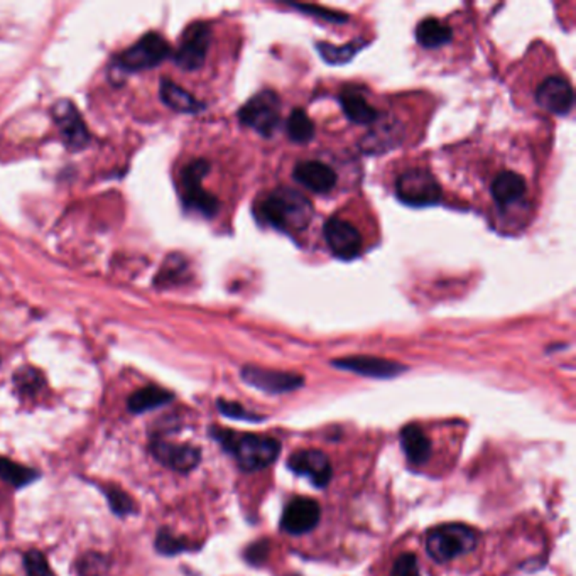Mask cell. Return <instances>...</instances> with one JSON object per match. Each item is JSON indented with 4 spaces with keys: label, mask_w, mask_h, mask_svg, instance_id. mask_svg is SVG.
<instances>
[{
    "label": "cell",
    "mask_w": 576,
    "mask_h": 576,
    "mask_svg": "<svg viewBox=\"0 0 576 576\" xmlns=\"http://www.w3.org/2000/svg\"><path fill=\"white\" fill-rule=\"evenodd\" d=\"M210 434L234 458L237 465L245 471L268 469L276 462L281 451V443L270 436L222 428H212Z\"/></svg>",
    "instance_id": "cell-1"
},
{
    "label": "cell",
    "mask_w": 576,
    "mask_h": 576,
    "mask_svg": "<svg viewBox=\"0 0 576 576\" xmlns=\"http://www.w3.org/2000/svg\"><path fill=\"white\" fill-rule=\"evenodd\" d=\"M313 205L300 191L277 188L257 205V215L283 232H303L313 220Z\"/></svg>",
    "instance_id": "cell-2"
},
{
    "label": "cell",
    "mask_w": 576,
    "mask_h": 576,
    "mask_svg": "<svg viewBox=\"0 0 576 576\" xmlns=\"http://www.w3.org/2000/svg\"><path fill=\"white\" fill-rule=\"evenodd\" d=\"M479 544V533L467 524H441L426 533V553L436 563H448L471 553Z\"/></svg>",
    "instance_id": "cell-3"
},
{
    "label": "cell",
    "mask_w": 576,
    "mask_h": 576,
    "mask_svg": "<svg viewBox=\"0 0 576 576\" xmlns=\"http://www.w3.org/2000/svg\"><path fill=\"white\" fill-rule=\"evenodd\" d=\"M210 171V162L197 160L190 162L181 173V193L186 208L197 212L199 215L212 218L216 215L220 203L215 195L205 191L203 180Z\"/></svg>",
    "instance_id": "cell-4"
},
{
    "label": "cell",
    "mask_w": 576,
    "mask_h": 576,
    "mask_svg": "<svg viewBox=\"0 0 576 576\" xmlns=\"http://www.w3.org/2000/svg\"><path fill=\"white\" fill-rule=\"evenodd\" d=\"M244 126L251 127L262 137H272L281 121V100L272 90L261 91L238 112Z\"/></svg>",
    "instance_id": "cell-5"
},
{
    "label": "cell",
    "mask_w": 576,
    "mask_h": 576,
    "mask_svg": "<svg viewBox=\"0 0 576 576\" xmlns=\"http://www.w3.org/2000/svg\"><path fill=\"white\" fill-rule=\"evenodd\" d=\"M396 195L404 205L430 206L441 198V188L426 169H408L396 180Z\"/></svg>",
    "instance_id": "cell-6"
},
{
    "label": "cell",
    "mask_w": 576,
    "mask_h": 576,
    "mask_svg": "<svg viewBox=\"0 0 576 576\" xmlns=\"http://www.w3.org/2000/svg\"><path fill=\"white\" fill-rule=\"evenodd\" d=\"M169 53L171 48L167 41L158 33H149L121 54V65L128 72L147 70L160 65Z\"/></svg>",
    "instance_id": "cell-7"
},
{
    "label": "cell",
    "mask_w": 576,
    "mask_h": 576,
    "mask_svg": "<svg viewBox=\"0 0 576 576\" xmlns=\"http://www.w3.org/2000/svg\"><path fill=\"white\" fill-rule=\"evenodd\" d=\"M212 43V31L208 24H191L181 39L180 48L175 54V61L181 70L195 72L199 70L206 59V53Z\"/></svg>",
    "instance_id": "cell-8"
},
{
    "label": "cell",
    "mask_w": 576,
    "mask_h": 576,
    "mask_svg": "<svg viewBox=\"0 0 576 576\" xmlns=\"http://www.w3.org/2000/svg\"><path fill=\"white\" fill-rule=\"evenodd\" d=\"M242 380L255 387L266 394H286L296 389H301L305 384V378L292 372H281V370H270L262 369L257 365H245L240 372Z\"/></svg>",
    "instance_id": "cell-9"
},
{
    "label": "cell",
    "mask_w": 576,
    "mask_h": 576,
    "mask_svg": "<svg viewBox=\"0 0 576 576\" xmlns=\"http://www.w3.org/2000/svg\"><path fill=\"white\" fill-rule=\"evenodd\" d=\"M323 234L328 249L337 257L350 261L361 253L362 235L357 227L350 222L339 216H331L324 223Z\"/></svg>",
    "instance_id": "cell-10"
},
{
    "label": "cell",
    "mask_w": 576,
    "mask_h": 576,
    "mask_svg": "<svg viewBox=\"0 0 576 576\" xmlns=\"http://www.w3.org/2000/svg\"><path fill=\"white\" fill-rule=\"evenodd\" d=\"M322 518V507L309 497H294L284 509L281 529L291 536H303L316 529Z\"/></svg>",
    "instance_id": "cell-11"
},
{
    "label": "cell",
    "mask_w": 576,
    "mask_h": 576,
    "mask_svg": "<svg viewBox=\"0 0 576 576\" xmlns=\"http://www.w3.org/2000/svg\"><path fill=\"white\" fill-rule=\"evenodd\" d=\"M151 453L152 456L167 469L180 471V473H188L193 469L198 467L201 460V451L193 445H180V443H171L162 438H154L151 441Z\"/></svg>",
    "instance_id": "cell-12"
},
{
    "label": "cell",
    "mask_w": 576,
    "mask_h": 576,
    "mask_svg": "<svg viewBox=\"0 0 576 576\" xmlns=\"http://www.w3.org/2000/svg\"><path fill=\"white\" fill-rule=\"evenodd\" d=\"M288 469L300 477H307V480L318 488L328 486L333 475L330 458L320 450H300L292 453L288 458Z\"/></svg>",
    "instance_id": "cell-13"
},
{
    "label": "cell",
    "mask_w": 576,
    "mask_h": 576,
    "mask_svg": "<svg viewBox=\"0 0 576 576\" xmlns=\"http://www.w3.org/2000/svg\"><path fill=\"white\" fill-rule=\"evenodd\" d=\"M335 369L346 370L357 376L370 378H393L404 374L408 370L406 365L399 362L385 361L378 357H369V355H354V357H343L331 361Z\"/></svg>",
    "instance_id": "cell-14"
},
{
    "label": "cell",
    "mask_w": 576,
    "mask_h": 576,
    "mask_svg": "<svg viewBox=\"0 0 576 576\" xmlns=\"http://www.w3.org/2000/svg\"><path fill=\"white\" fill-rule=\"evenodd\" d=\"M53 112L56 124L59 127L65 144L74 151L89 144V141H90L89 128L85 126L82 115L78 113V110L72 102H68V100L58 102L54 105Z\"/></svg>",
    "instance_id": "cell-15"
},
{
    "label": "cell",
    "mask_w": 576,
    "mask_h": 576,
    "mask_svg": "<svg viewBox=\"0 0 576 576\" xmlns=\"http://www.w3.org/2000/svg\"><path fill=\"white\" fill-rule=\"evenodd\" d=\"M536 102L548 112H553L557 115H566L572 112L575 104L573 89L561 76L546 78L541 83L540 89L536 90Z\"/></svg>",
    "instance_id": "cell-16"
},
{
    "label": "cell",
    "mask_w": 576,
    "mask_h": 576,
    "mask_svg": "<svg viewBox=\"0 0 576 576\" xmlns=\"http://www.w3.org/2000/svg\"><path fill=\"white\" fill-rule=\"evenodd\" d=\"M294 180L315 193H328L337 186V173L324 162H298L292 171Z\"/></svg>",
    "instance_id": "cell-17"
},
{
    "label": "cell",
    "mask_w": 576,
    "mask_h": 576,
    "mask_svg": "<svg viewBox=\"0 0 576 576\" xmlns=\"http://www.w3.org/2000/svg\"><path fill=\"white\" fill-rule=\"evenodd\" d=\"M401 447L411 465H424L432 456V440L417 424H408L401 432Z\"/></svg>",
    "instance_id": "cell-18"
},
{
    "label": "cell",
    "mask_w": 576,
    "mask_h": 576,
    "mask_svg": "<svg viewBox=\"0 0 576 576\" xmlns=\"http://www.w3.org/2000/svg\"><path fill=\"white\" fill-rule=\"evenodd\" d=\"M340 105L346 119L354 124H374L378 122V112L372 107L362 91L355 87H346L340 93Z\"/></svg>",
    "instance_id": "cell-19"
},
{
    "label": "cell",
    "mask_w": 576,
    "mask_h": 576,
    "mask_svg": "<svg viewBox=\"0 0 576 576\" xmlns=\"http://www.w3.org/2000/svg\"><path fill=\"white\" fill-rule=\"evenodd\" d=\"M525 195V181L514 171H502L492 183V197L504 208Z\"/></svg>",
    "instance_id": "cell-20"
},
{
    "label": "cell",
    "mask_w": 576,
    "mask_h": 576,
    "mask_svg": "<svg viewBox=\"0 0 576 576\" xmlns=\"http://www.w3.org/2000/svg\"><path fill=\"white\" fill-rule=\"evenodd\" d=\"M175 399L173 393L158 387V385H145L143 389L136 391L127 401V409L132 415H144L151 409H158L164 404Z\"/></svg>",
    "instance_id": "cell-21"
},
{
    "label": "cell",
    "mask_w": 576,
    "mask_h": 576,
    "mask_svg": "<svg viewBox=\"0 0 576 576\" xmlns=\"http://www.w3.org/2000/svg\"><path fill=\"white\" fill-rule=\"evenodd\" d=\"M453 37L450 27L441 24L438 19L428 18L416 27V39L423 48L436 50L448 44Z\"/></svg>",
    "instance_id": "cell-22"
},
{
    "label": "cell",
    "mask_w": 576,
    "mask_h": 576,
    "mask_svg": "<svg viewBox=\"0 0 576 576\" xmlns=\"http://www.w3.org/2000/svg\"><path fill=\"white\" fill-rule=\"evenodd\" d=\"M161 98L167 107L183 113H195L203 108V104H199L190 91L183 90L171 80H162Z\"/></svg>",
    "instance_id": "cell-23"
},
{
    "label": "cell",
    "mask_w": 576,
    "mask_h": 576,
    "mask_svg": "<svg viewBox=\"0 0 576 576\" xmlns=\"http://www.w3.org/2000/svg\"><path fill=\"white\" fill-rule=\"evenodd\" d=\"M369 43L363 41V39H355L348 44H343V46H335V44H330V43H318L316 44V50L318 53L322 54L326 63L330 65H345L348 63L355 54L361 51L362 48H365Z\"/></svg>",
    "instance_id": "cell-24"
},
{
    "label": "cell",
    "mask_w": 576,
    "mask_h": 576,
    "mask_svg": "<svg viewBox=\"0 0 576 576\" xmlns=\"http://www.w3.org/2000/svg\"><path fill=\"white\" fill-rule=\"evenodd\" d=\"M0 479L4 482H7L9 486L20 488V486H29L37 480L39 473L36 470L22 467L9 458L0 456Z\"/></svg>",
    "instance_id": "cell-25"
},
{
    "label": "cell",
    "mask_w": 576,
    "mask_h": 576,
    "mask_svg": "<svg viewBox=\"0 0 576 576\" xmlns=\"http://www.w3.org/2000/svg\"><path fill=\"white\" fill-rule=\"evenodd\" d=\"M286 128H288L289 139L296 144H307L315 137V124L307 117V112L301 108L291 112Z\"/></svg>",
    "instance_id": "cell-26"
},
{
    "label": "cell",
    "mask_w": 576,
    "mask_h": 576,
    "mask_svg": "<svg viewBox=\"0 0 576 576\" xmlns=\"http://www.w3.org/2000/svg\"><path fill=\"white\" fill-rule=\"evenodd\" d=\"M102 492L108 501V505L112 509V512L119 518H127L130 514L136 512V504L132 501V497L124 492L122 488L115 486H102Z\"/></svg>",
    "instance_id": "cell-27"
},
{
    "label": "cell",
    "mask_w": 576,
    "mask_h": 576,
    "mask_svg": "<svg viewBox=\"0 0 576 576\" xmlns=\"http://www.w3.org/2000/svg\"><path fill=\"white\" fill-rule=\"evenodd\" d=\"M156 549H158V553L166 555V557H175V555H180L184 551H191L195 548L190 541L175 536L169 529H161L156 536Z\"/></svg>",
    "instance_id": "cell-28"
},
{
    "label": "cell",
    "mask_w": 576,
    "mask_h": 576,
    "mask_svg": "<svg viewBox=\"0 0 576 576\" xmlns=\"http://www.w3.org/2000/svg\"><path fill=\"white\" fill-rule=\"evenodd\" d=\"M14 384L20 394L35 396L37 391L43 387L44 378L39 370L33 367H22L14 374Z\"/></svg>",
    "instance_id": "cell-29"
},
{
    "label": "cell",
    "mask_w": 576,
    "mask_h": 576,
    "mask_svg": "<svg viewBox=\"0 0 576 576\" xmlns=\"http://www.w3.org/2000/svg\"><path fill=\"white\" fill-rule=\"evenodd\" d=\"M110 568L107 557L100 553H87L78 561V573L80 576H104Z\"/></svg>",
    "instance_id": "cell-30"
},
{
    "label": "cell",
    "mask_w": 576,
    "mask_h": 576,
    "mask_svg": "<svg viewBox=\"0 0 576 576\" xmlns=\"http://www.w3.org/2000/svg\"><path fill=\"white\" fill-rule=\"evenodd\" d=\"M24 568H26V576H54L48 564V559L36 549L27 551L24 555Z\"/></svg>",
    "instance_id": "cell-31"
},
{
    "label": "cell",
    "mask_w": 576,
    "mask_h": 576,
    "mask_svg": "<svg viewBox=\"0 0 576 576\" xmlns=\"http://www.w3.org/2000/svg\"><path fill=\"white\" fill-rule=\"evenodd\" d=\"M291 7L305 12L307 16H313V18L323 19L328 22H337V24H343L348 20V16H345L342 12H335V11H328L320 5H309V4H289Z\"/></svg>",
    "instance_id": "cell-32"
},
{
    "label": "cell",
    "mask_w": 576,
    "mask_h": 576,
    "mask_svg": "<svg viewBox=\"0 0 576 576\" xmlns=\"http://www.w3.org/2000/svg\"><path fill=\"white\" fill-rule=\"evenodd\" d=\"M216 408L218 411L230 419H240V421H262L261 416H255L251 411L244 409L240 404L237 402H230V401H225V399H220L216 402Z\"/></svg>",
    "instance_id": "cell-33"
},
{
    "label": "cell",
    "mask_w": 576,
    "mask_h": 576,
    "mask_svg": "<svg viewBox=\"0 0 576 576\" xmlns=\"http://www.w3.org/2000/svg\"><path fill=\"white\" fill-rule=\"evenodd\" d=\"M270 553V541L269 540H259L249 544L245 553H244V558L253 564V566H262L268 558H269Z\"/></svg>",
    "instance_id": "cell-34"
},
{
    "label": "cell",
    "mask_w": 576,
    "mask_h": 576,
    "mask_svg": "<svg viewBox=\"0 0 576 576\" xmlns=\"http://www.w3.org/2000/svg\"><path fill=\"white\" fill-rule=\"evenodd\" d=\"M393 576H421L419 575V563L413 553H404L396 559Z\"/></svg>",
    "instance_id": "cell-35"
},
{
    "label": "cell",
    "mask_w": 576,
    "mask_h": 576,
    "mask_svg": "<svg viewBox=\"0 0 576 576\" xmlns=\"http://www.w3.org/2000/svg\"><path fill=\"white\" fill-rule=\"evenodd\" d=\"M291 576H298V575H291Z\"/></svg>",
    "instance_id": "cell-36"
}]
</instances>
